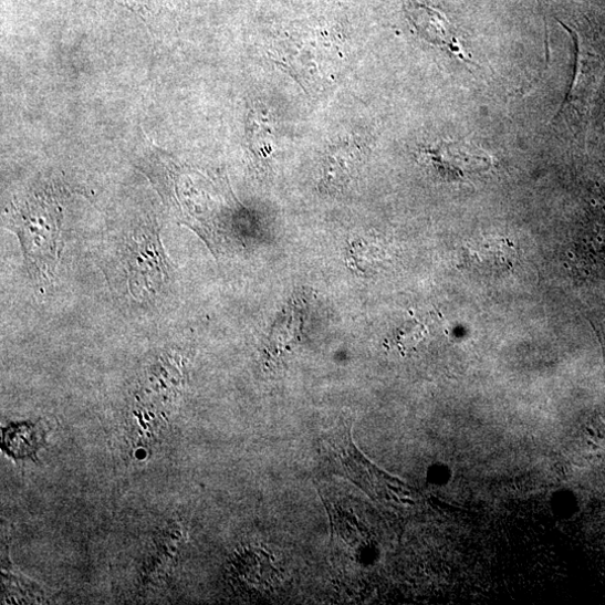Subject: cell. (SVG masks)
<instances>
[{"mask_svg":"<svg viewBox=\"0 0 605 605\" xmlns=\"http://www.w3.org/2000/svg\"><path fill=\"white\" fill-rule=\"evenodd\" d=\"M514 261V249L504 239H483L468 243L463 249L462 267L481 277H500L509 272Z\"/></svg>","mask_w":605,"mask_h":605,"instance_id":"obj_6","label":"cell"},{"mask_svg":"<svg viewBox=\"0 0 605 605\" xmlns=\"http://www.w3.org/2000/svg\"><path fill=\"white\" fill-rule=\"evenodd\" d=\"M125 263L129 289L137 300L157 296L168 280V265L155 221L138 225L126 241Z\"/></svg>","mask_w":605,"mask_h":605,"instance_id":"obj_3","label":"cell"},{"mask_svg":"<svg viewBox=\"0 0 605 605\" xmlns=\"http://www.w3.org/2000/svg\"><path fill=\"white\" fill-rule=\"evenodd\" d=\"M353 421L342 416L320 440L321 466L327 471L352 480L372 498L390 500L401 493L398 481L387 477L364 457L353 442Z\"/></svg>","mask_w":605,"mask_h":605,"instance_id":"obj_2","label":"cell"},{"mask_svg":"<svg viewBox=\"0 0 605 605\" xmlns=\"http://www.w3.org/2000/svg\"><path fill=\"white\" fill-rule=\"evenodd\" d=\"M364 156L363 148L354 140H341L331 146L323 163V187L333 192L347 187Z\"/></svg>","mask_w":605,"mask_h":605,"instance_id":"obj_7","label":"cell"},{"mask_svg":"<svg viewBox=\"0 0 605 605\" xmlns=\"http://www.w3.org/2000/svg\"><path fill=\"white\" fill-rule=\"evenodd\" d=\"M376 243L365 238L353 242L348 252V262L355 271L367 274L380 261V251Z\"/></svg>","mask_w":605,"mask_h":605,"instance_id":"obj_9","label":"cell"},{"mask_svg":"<svg viewBox=\"0 0 605 605\" xmlns=\"http://www.w3.org/2000/svg\"><path fill=\"white\" fill-rule=\"evenodd\" d=\"M249 140L254 155L268 158L274 153L277 123L267 108H254L249 116Z\"/></svg>","mask_w":605,"mask_h":605,"instance_id":"obj_8","label":"cell"},{"mask_svg":"<svg viewBox=\"0 0 605 605\" xmlns=\"http://www.w3.org/2000/svg\"><path fill=\"white\" fill-rule=\"evenodd\" d=\"M62 198L53 185L34 189L13 204L9 227L19 236L28 270L40 286L49 285L60 259Z\"/></svg>","mask_w":605,"mask_h":605,"instance_id":"obj_1","label":"cell"},{"mask_svg":"<svg viewBox=\"0 0 605 605\" xmlns=\"http://www.w3.org/2000/svg\"><path fill=\"white\" fill-rule=\"evenodd\" d=\"M128 9L139 12L142 15L152 10V0H116Z\"/></svg>","mask_w":605,"mask_h":605,"instance_id":"obj_11","label":"cell"},{"mask_svg":"<svg viewBox=\"0 0 605 605\" xmlns=\"http://www.w3.org/2000/svg\"><path fill=\"white\" fill-rule=\"evenodd\" d=\"M425 157L448 177L468 178L488 170L491 157L482 149L467 142H444L423 152Z\"/></svg>","mask_w":605,"mask_h":605,"instance_id":"obj_4","label":"cell"},{"mask_svg":"<svg viewBox=\"0 0 605 605\" xmlns=\"http://www.w3.org/2000/svg\"><path fill=\"white\" fill-rule=\"evenodd\" d=\"M425 333L426 327L423 324L409 322L397 330L395 341L400 351H410L417 347Z\"/></svg>","mask_w":605,"mask_h":605,"instance_id":"obj_10","label":"cell"},{"mask_svg":"<svg viewBox=\"0 0 605 605\" xmlns=\"http://www.w3.org/2000/svg\"><path fill=\"white\" fill-rule=\"evenodd\" d=\"M415 31L427 42L446 49L465 63L473 64L471 55L462 46L456 30L441 12L410 2L405 8Z\"/></svg>","mask_w":605,"mask_h":605,"instance_id":"obj_5","label":"cell"}]
</instances>
